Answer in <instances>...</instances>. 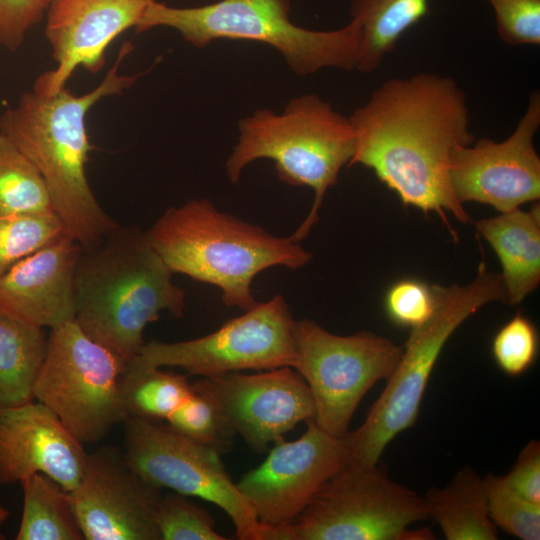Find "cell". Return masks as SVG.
<instances>
[{"label":"cell","instance_id":"6da1fadb","mask_svg":"<svg viewBox=\"0 0 540 540\" xmlns=\"http://www.w3.org/2000/svg\"><path fill=\"white\" fill-rule=\"evenodd\" d=\"M349 119L356 146L348 167L371 169L404 206L437 214L456 241L447 212L471 219L452 191L449 164L457 147L475 140L457 81L434 72L390 78Z\"/></svg>","mask_w":540,"mask_h":540},{"label":"cell","instance_id":"7a4b0ae2","mask_svg":"<svg viewBox=\"0 0 540 540\" xmlns=\"http://www.w3.org/2000/svg\"><path fill=\"white\" fill-rule=\"evenodd\" d=\"M131 49L130 42L122 45L114 65L88 93L75 95L66 86L53 95L32 89L0 116V133L36 166L55 213L83 249L99 244L118 225L102 209L87 179L93 146L86 116L99 100L121 94L141 76L119 74V65Z\"/></svg>","mask_w":540,"mask_h":540},{"label":"cell","instance_id":"3957f363","mask_svg":"<svg viewBox=\"0 0 540 540\" xmlns=\"http://www.w3.org/2000/svg\"><path fill=\"white\" fill-rule=\"evenodd\" d=\"M146 231L118 224L83 249L74 274V321L126 367L145 343V327L167 311L182 318L185 292Z\"/></svg>","mask_w":540,"mask_h":540},{"label":"cell","instance_id":"277c9868","mask_svg":"<svg viewBox=\"0 0 540 540\" xmlns=\"http://www.w3.org/2000/svg\"><path fill=\"white\" fill-rule=\"evenodd\" d=\"M146 232L173 273L216 286L226 306L243 311L258 303L251 290L257 274L273 266L297 270L312 258L300 242L221 212L205 198L167 209Z\"/></svg>","mask_w":540,"mask_h":540},{"label":"cell","instance_id":"5b68a950","mask_svg":"<svg viewBox=\"0 0 540 540\" xmlns=\"http://www.w3.org/2000/svg\"><path fill=\"white\" fill-rule=\"evenodd\" d=\"M238 128L237 144L226 161L230 182H238L251 162L271 159L281 181L314 190L310 212L290 236L302 241L319 220L327 190L354 155L356 137L349 117L319 95L305 94L290 100L280 114L256 110L241 119Z\"/></svg>","mask_w":540,"mask_h":540},{"label":"cell","instance_id":"8992f818","mask_svg":"<svg viewBox=\"0 0 540 540\" xmlns=\"http://www.w3.org/2000/svg\"><path fill=\"white\" fill-rule=\"evenodd\" d=\"M289 0H220L179 8L155 1L135 26L136 33L155 27L172 28L197 48L217 39L250 40L282 54L298 76L322 69L357 70L362 30L351 21L334 30H310L295 25Z\"/></svg>","mask_w":540,"mask_h":540},{"label":"cell","instance_id":"52a82bcc","mask_svg":"<svg viewBox=\"0 0 540 540\" xmlns=\"http://www.w3.org/2000/svg\"><path fill=\"white\" fill-rule=\"evenodd\" d=\"M436 305L423 324L412 328L403 353L387 385L374 402L364 423L353 431L349 464L374 466L400 433L412 427L419 414L429 378L441 351L456 329L490 302L506 303L500 274L484 261L476 277L464 285H434Z\"/></svg>","mask_w":540,"mask_h":540},{"label":"cell","instance_id":"ba28073f","mask_svg":"<svg viewBox=\"0 0 540 540\" xmlns=\"http://www.w3.org/2000/svg\"><path fill=\"white\" fill-rule=\"evenodd\" d=\"M126 367L88 337L74 320L52 328L33 389L83 444L96 443L128 418L122 379Z\"/></svg>","mask_w":540,"mask_h":540},{"label":"cell","instance_id":"9c48e42d","mask_svg":"<svg viewBox=\"0 0 540 540\" xmlns=\"http://www.w3.org/2000/svg\"><path fill=\"white\" fill-rule=\"evenodd\" d=\"M429 518L424 497L374 466L348 464L313 497L279 540H404Z\"/></svg>","mask_w":540,"mask_h":540},{"label":"cell","instance_id":"30bf717a","mask_svg":"<svg viewBox=\"0 0 540 540\" xmlns=\"http://www.w3.org/2000/svg\"><path fill=\"white\" fill-rule=\"evenodd\" d=\"M294 369L310 388L314 421L341 437L365 394L396 369L403 346L369 331L333 334L311 319L295 321Z\"/></svg>","mask_w":540,"mask_h":540},{"label":"cell","instance_id":"8fae6325","mask_svg":"<svg viewBox=\"0 0 540 540\" xmlns=\"http://www.w3.org/2000/svg\"><path fill=\"white\" fill-rule=\"evenodd\" d=\"M295 321L288 304L277 294L203 337L145 342L130 363L180 367L188 375L202 377L248 369L294 368Z\"/></svg>","mask_w":540,"mask_h":540},{"label":"cell","instance_id":"7c38bea8","mask_svg":"<svg viewBox=\"0 0 540 540\" xmlns=\"http://www.w3.org/2000/svg\"><path fill=\"white\" fill-rule=\"evenodd\" d=\"M124 424V455L147 482L218 506L232 520L241 540H264L263 526L226 471L219 452L156 421L129 417Z\"/></svg>","mask_w":540,"mask_h":540},{"label":"cell","instance_id":"4fadbf2b","mask_svg":"<svg viewBox=\"0 0 540 540\" xmlns=\"http://www.w3.org/2000/svg\"><path fill=\"white\" fill-rule=\"evenodd\" d=\"M306 423L300 438L275 441L265 460L237 483L264 528V540H279L324 484L349 464L353 431L337 437L314 419Z\"/></svg>","mask_w":540,"mask_h":540},{"label":"cell","instance_id":"5bb4252c","mask_svg":"<svg viewBox=\"0 0 540 540\" xmlns=\"http://www.w3.org/2000/svg\"><path fill=\"white\" fill-rule=\"evenodd\" d=\"M540 127V92L532 91L513 132L502 141L481 138L457 147L449 180L457 200L508 212L540 198V158L534 137Z\"/></svg>","mask_w":540,"mask_h":540},{"label":"cell","instance_id":"9a60e30c","mask_svg":"<svg viewBox=\"0 0 540 540\" xmlns=\"http://www.w3.org/2000/svg\"><path fill=\"white\" fill-rule=\"evenodd\" d=\"M69 494L84 540H160L155 517L161 489L116 447L87 453L82 477Z\"/></svg>","mask_w":540,"mask_h":540},{"label":"cell","instance_id":"2e32d148","mask_svg":"<svg viewBox=\"0 0 540 540\" xmlns=\"http://www.w3.org/2000/svg\"><path fill=\"white\" fill-rule=\"evenodd\" d=\"M195 384L216 401L234 432L258 453L315 417L309 386L289 366L250 375L226 372Z\"/></svg>","mask_w":540,"mask_h":540},{"label":"cell","instance_id":"e0dca14e","mask_svg":"<svg viewBox=\"0 0 540 540\" xmlns=\"http://www.w3.org/2000/svg\"><path fill=\"white\" fill-rule=\"evenodd\" d=\"M157 0H52L46 13L45 36L56 68L42 73L33 90L53 95L83 67L97 74L105 52L125 30L136 26Z\"/></svg>","mask_w":540,"mask_h":540},{"label":"cell","instance_id":"ac0fdd59","mask_svg":"<svg viewBox=\"0 0 540 540\" xmlns=\"http://www.w3.org/2000/svg\"><path fill=\"white\" fill-rule=\"evenodd\" d=\"M86 457L83 443L42 403L0 407V484L41 473L71 491Z\"/></svg>","mask_w":540,"mask_h":540},{"label":"cell","instance_id":"d6986e66","mask_svg":"<svg viewBox=\"0 0 540 540\" xmlns=\"http://www.w3.org/2000/svg\"><path fill=\"white\" fill-rule=\"evenodd\" d=\"M81 251L66 234L13 265L0 276V311L50 329L74 320V274Z\"/></svg>","mask_w":540,"mask_h":540},{"label":"cell","instance_id":"ffe728a7","mask_svg":"<svg viewBox=\"0 0 540 540\" xmlns=\"http://www.w3.org/2000/svg\"><path fill=\"white\" fill-rule=\"evenodd\" d=\"M495 251L507 304L521 303L540 282V206L516 208L476 223Z\"/></svg>","mask_w":540,"mask_h":540},{"label":"cell","instance_id":"44dd1931","mask_svg":"<svg viewBox=\"0 0 540 540\" xmlns=\"http://www.w3.org/2000/svg\"><path fill=\"white\" fill-rule=\"evenodd\" d=\"M429 517L448 540H495L498 528L490 519L484 479L470 466L460 469L443 488L431 487L424 497Z\"/></svg>","mask_w":540,"mask_h":540},{"label":"cell","instance_id":"7402d4cb","mask_svg":"<svg viewBox=\"0 0 540 540\" xmlns=\"http://www.w3.org/2000/svg\"><path fill=\"white\" fill-rule=\"evenodd\" d=\"M47 343L44 328L0 311V407L34 400Z\"/></svg>","mask_w":540,"mask_h":540},{"label":"cell","instance_id":"603a6c76","mask_svg":"<svg viewBox=\"0 0 540 540\" xmlns=\"http://www.w3.org/2000/svg\"><path fill=\"white\" fill-rule=\"evenodd\" d=\"M431 0H352L350 14L362 30L357 70L376 71L400 38L428 12Z\"/></svg>","mask_w":540,"mask_h":540},{"label":"cell","instance_id":"cb8c5ba5","mask_svg":"<svg viewBox=\"0 0 540 540\" xmlns=\"http://www.w3.org/2000/svg\"><path fill=\"white\" fill-rule=\"evenodd\" d=\"M20 484L23 513L17 540H84L69 491L41 473Z\"/></svg>","mask_w":540,"mask_h":540},{"label":"cell","instance_id":"d4e9b609","mask_svg":"<svg viewBox=\"0 0 540 540\" xmlns=\"http://www.w3.org/2000/svg\"><path fill=\"white\" fill-rule=\"evenodd\" d=\"M192 390L187 376L130 363L122 379L128 418L166 420Z\"/></svg>","mask_w":540,"mask_h":540},{"label":"cell","instance_id":"484cf974","mask_svg":"<svg viewBox=\"0 0 540 540\" xmlns=\"http://www.w3.org/2000/svg\"><path fill=\"white\" fill-rule=\"evenodd\" d=\"M51 196L36 166L0 133V215L51 213Z\"/></svg>","mask_w":540,"mask_h":540},{"label":"cell","instance_id":"4316f807","mask_svg":"<svg viewBox=\"0 0 540 540\" xmlns=\"http://www.w3.org/2000/svg\"><path fill=\"white\" fill-rule=\"evenodd\" d=\"M66 234L70 233L55 212L0 215V276Z\"/></svg>","mask_w":540,"mask_h":540},{"label":"cell","instance_id":"83f0119b","mask_svg":"<svg viewBox=\"0 0 540 540\" xmlns=\"http://www.w3.org/2000/svg\"><path fill=\"white\" fill-rule=\"evenodd\" d=\"M166 420L179 434L220 454L231 449L236 435L216 401L195 383L187 398Z\"/></svg>","mask_w":540,"mask_h":540},{"label":"cell","instance_id":"f1b7e54d","mask_svg":"<svg viewBox=\"0 0 540 540\" xmlns=\"http://www.w3.org/2000/svg\"><path fill=\"white\" fill-rule=\"evenodd\" d=\"M484 479L488 513L497 528L521 540L540 539V505L511 489L502 476Z\"/></svg>","mask_w":540,"mask_h":540},{"label":"cell","instance_id":"f546056e","mask_svg":"<svg viewBox=\"0 0 540 540\" xmlns=\"http://www.w3.org/2000/svg\"><path fill=\"white\" fill-rule=\"evenodd\" d=\"M160 540H225L215 530L214 519L188 496L171 492L162 494L156 510Z\"/></svg>","mask_w":540,"mask_h":540},{"label":"cell","instance_id":"4dcf8cb0","mask_svg":"<svg viewBox=\"0 0 540 540\" xmlns=\"http://www.w3.org/2000/svg\"><path fill=\"white\" fill-rule=\"evenodd\" d=\"M538 348L537 330L520 312L498 330L491 345L495 363L510 377L524 374L533 365Z\"/></svg>","mask_w":540,"mask_h":540},{"label":"cell","instance_id":"1f68e13d","mask_svg":"<svg viewBox=\"0 0 540 540\" xmlns=\"http://www.w3.org/2000/svg\"><path fill=\"white\" fill-rule=\"evenodd\" d=\"M436 305L434 285L414 278L397 281L388 289L384 307L396 325L415 328L426 322Z\"/></svg>","mask_w":540,"mask_h":540},{"label":"cell","instance_id":"d6a6232c","mask_svg":"<svg viewBox=\"0 0 540 540\" xmlns=\"http://www.w3.org/2000/svg\"><path fill=\"white\" fill-rule=\"evenodd\" d=\"M499 38L508 45H540V0H488Z\"/></svg>","mask_w":540,"mask_h":540},{"label":"cell","instance_id":"836d02e7","mask_svg":"<svg viewBox=\"0 0 540 540\" xmlns=\"http://www.w3.org/2000/svg\"><path fill=\"white\" fill-rule=\"evenodd\" d=\"M52 0H0V48L15 52L46 15Z\"/></svg>","mask_w":540,"mask_h":540},{"label":"cell","instance_id":"e575fe53","mask_svg":"<svg viewBox=\"0 0 540 540\" xmlns=\"http://www.w3.org/2000/svg\"><path fill=\"white\" fill-rule=\"evenodd\" d=\"M502 477L516 493L540 505V442L531 440L520 451L512 469Z\"/></svg>","mask_w":540,"mask_h":540},{"label":"cell","instance_id":"d590c367","mask_svg":"<svg viewBox=\"0 0 540 540\" xmlns=\"http://www.w3.org/2000/svg\"><path fill=\"white\" fill-rule=\"evenodd\" d=\"M9 516V510L4 506L0 505V526L5 523ZM0 539H4V536L0 533Z\"/></svg>","mask_w":540,"mask_h":540}]
</instances>
